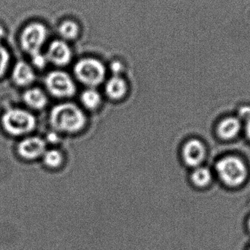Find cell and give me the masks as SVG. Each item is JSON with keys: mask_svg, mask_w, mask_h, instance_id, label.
Listing matches in <instances>:
<instances>
[{"mask_svg": "<svg viewBox=\"0 0 250 250\" xmlns=\"http://www.w3.org/2000/svg\"><path fill=\"white\" fill-rule=\"evenodd\" d=\"M49 123L54 130L67 134L81 132L87 123L83 110L73 103L66 102L53 107Z\"/></svg>", "mask_w": 250, "mask_h": 250, "instance_id": "6da1fadb", "label": "cell"}, {"mask_svg": "<svg viewBox=\"0 0 250 250\" xmlns=\"http://www.w3.org/2000/svg\"><path fill=\"white\" fill-rule=\"evenodd\" d=\"M76 79L88 88H95L104 83L106 76L105 65L99 60L85 58L79 60L74 67Z\"/></svg>", "mask_w": 250, "mask_h": 250, "instance_id": "7a4b0ae2", "label": "cell"}, {"mask_svg": "<svg viewBox=\"0 0 250 250\" xmlns=\"http://www.w3.org/2000/svg\"><path fill=\"white\" fill-rule=\"evenodd\" d=\"M1 124L10 135H21L35 129L36 119L31 113L24 110L11 108L3 114Z\"/></svg>", "mask_w": 250, "mask_h": 250, "instance_id": "3957f363", "label": "cell"}, {"mask_svg": "<svg viewBox=\"0 0 250 250\" xmlns=\"http://www.w3.org/2000/svg\"><path fill=\"white\" fill-rule=\"evenodd\" d=\"M216 169L221 180L230 187L242 185L248 176V170L245 163L233 156L220 160L216 166Z\"/></svg>", "mask_w": 250, "mask_h": 250, "instance_id": "277c9868", "label": "cell"}, {"mask_svg": "<svg viewBox=\"0 0 250 250\" xmlns=\"http://www.w3.org/2000/svg\"><path fill=\"white\" fill-rule=\"evenodd\" d=\"M45 84L48 92L56 98L66 99L76 93V83L71 76L61 70H54L47 75Z\"/></svg>", "mask_w": 250, "mask_h": 250, "instance_id": "5b68a950", "label": "cell"}, {"mask_svg": "<svg viewBox=\"0 0 250 250\" xmlns=\"http://www.w3.org/2000/svg\"><path fill=\"white\" fill-rule=\"evenodd\" d=\"M47 31L41 23H32L25 28L21 35V45L23 49L33 56L40 54V50L46 39Z\"/></svg>", "mask_w": 250, "mask_h": 250, "instance_id": "8992f818", "label": "cell"}, {"mask_svg": "<svg viewBox=\"0 0 250 250\" xmlns=\"http://www.w3.org/2000/svg\"><path fill=\"white\" fill-rule=\"evenodd\" d=\"M205 146L199 140L191 139L184 144L182 157L187 166L198 167L205 158Z\"/></svg>", "mask_w": 250, "mask_h": 250, "instance_id": "52a82bcc", "label": "cell"}, {"mask_svg": "<svg viewBox=\"0 0 250 250\" xmlns=\"http://www.w3.org/2000/svg\"><path fill=\"white\" fill-rule=\"evenodd\" d=\"M46 151V143L39 137L25 138L19 143L18 152L26 160H34L42 157Z\"/></svg>", "mask_w": 250, "mask_h": 250, "instance_id": "ba28073f", "label": "cell"}, {"mask_svg": "<svg viewBox=\"0 0 250 250\" xmlns=\"http://www.w3.org/2000/svg\"><path fill=\"white\" fill-rule=\"evenodd\" d=\"M46 59L55 65L60 67L67 65L72 59L71 50L63 41H54L50 45Z\"/></svg>", "mask_w": 250, "mask_h": 250, "instance_id": "9c48e42d", "label": "cell"}, {"mask_svg": "<svg viewBox=\"0 0 250 250\" xmlns=\"http://www.w3.org/2000/svg\"><path fill=\"white\" fill-rule=\"evenodd\" d=\"M127 89L126 81L120 76L114 75L105 83V95L113 101H120L124 98L127 92Z\"/></svg>", "mask_w": 250, "mask_h": 250, "instance_id": "30bf717a", "label": "cell"}, {"mask_svg": "<svg viewBox=\"0 0 250 250\" xmlns=\"http://www.w3.org/2000/svg\"><path fill=\"white\" fill-rule=\"evenodd\" d=\"M12 77L15 83L21 86H28L35 80L33 70L24 62H19L16 64L13 68Z\"/></svg>", "mask_w": 250, "mask_h": 250, "instance_id": "8fae6325", "label": "cell"}, {"mask_svg": "<svg viewBox=\"0 0 250 250\" xmlns=\"http://www.w3.org/2000/svg\"><path fill=\"white\" fill-rule=\"evenodd\" d=\"M23 99L25 104L33 109H42L48 104L46 95L39 88H32L26 90L23 94Z\"/></svg>", "mask_w": 250, "mask_h": 250, "instance_id": "7c38bea8", "label": "cell"}, {"mask_svg": "<svg viewBox=\"0 0 250 250\" xmlns=\"http://www.w3.org/2000/svg\"><path fill=\"white\" fill-rule=\"evenodd\" d=\"M240 129L241 123L239 120L234 117H229L225 119L220 123L217 132L222 138L229 140L235 138L239 134Z\"/></svg>", "mask_w": 250, "mask_h": 250, "instance_id": "4fadbf2b", "label": "cell"}, {"mask_svg": "<svg viewBox=\"0 0 250 250\" xmlns=\"http://www.w3.org/2000/svg\"><path fill=\"white\" fill-rule=\"evenodd\" d=\"M80 101L86 109L95 110L101 106L102 97L95 88H87L81 94Z\"/></svg>", "mask_w": 250, "mask_h": 250, "instance_id": "5bb4252c", "label": "cell"}, {"mask_svg": "<svg viewBox=\"0 0 250 250\" xmlns=\"http://www.w3.org/2000/svg\"><path fill=\"white\" fill-rule=\"evenodd\" d=\"M211 180V172L207 167H197L191 175V181L198 188H204Z\"/></svg>", "mask_w": 250, "mask_h": 250, "instance_id": "9a60e30c", "label": "cell"}, {"mask_svg": "<svg viewBox=\"0 0 250 250\" xmlns=\"http://www.w3.org/2000/svg\"><path fill=\"white\" fill-rule=\"evenodd\" d=\"M42 159L44 164L50 168H57L60 167L64 162L62 153L55 148L46 150L42 155Z\"/></svg>", "mask_w": 250, "mask_h": 250, "instance_id": "2e32d148", "label": "cell"}, {"mask_svg": "<svg viewBox=\"0 0 250 250\" xmlns=\"http://www.w3.org/2000/svg\"><path fill=\"white\" fill-rule=\"evenodd\" d=\"M60 33L65 39H73L79 33V26L74 21H66L60 26Z\"/></svg>", "mask_w": 250, "mask_h": 250, "instance_id": "e0dca14e", "label": "cell"}, {"mask_svg": "<svg viewBox=\"0 0 250 250\" xmlns=\"http://www.w3.org/2000/svg\"><path fill=\"white\" fill-rule=\"evenodd\" d=\"M9 54L7 50L0 45V77L4 75L7 70L9 62Z\"/></svg>", "mask_w": 250, "mask_h": 250, "instance_id": "ac0fdd59", "label": "cell"}, {"mask_svg": "<svg viewBox=\"0 0 250 250\" xmlns=\"http://www.w3.org/2000/svg\"><path fill=\"white\" fill-rule=\"evenodd\" d=\"M32 60H33L34 64L38 68H43L45 67L46 62L48 61L46 57H44L42 54H37V55L32 57Z\"/></svg>", "mask_w": 250, "mask_h": 250, "instance_id": "d6986e66", "label": "cell"}, {"mask_svg": "<svg viewBox=\"0 0 250 250\" xmlns=\"http://www.w3.org/2000/svg\"><path fill=\"white\" fill-rule=\"evenodd\" d=\"M239 116L242 120L249 121L250 120V107H242L239 111Z\"/></svg>", "mask_w": 250, "mask_h": 250, "instance_id": "ffe728a7", "label": "cell"}, {"mask_svg": "<svg viewBox=\"0 0 250 250\" xmlns=\"http://www.w3.org/2000/svg\"><path fill=\"white\" fill-rule=\"evenodd\" d=\"M111 68H112L113 71H114V73H118L117 75L119 76V73H120L123 67H122V65L120 64V63L114 62V64H113V66Z\"/></svg>", "mask_w": 250, "mask_h": 250, "instance_id": "44dd1931", "label": "cell"}, {"mask_svg": "<svg viewBox=\"0 0 250 250\" xmlns=\"http://www.w3.org/2000/svg\"><path fill=\"white\" fill-rule=\"evenodd\" d=\"M48 140L52 143L56 142L58 140V137H57V134L55 132H52V133L48 134Z\"/></svg>", "mask_w": 250, "mask_h": 250, "instance_id": "7402d4cb", "label": "cell"}, {"mask_svg": "<svg viewBox=\"0 0 250 250\" xmlns=\"http://www.w3.org/2000/svg\"><path fill=\"white\" fill-rule=\"evenodd\" d=\"M246 132L248 138H249L250 139V120H249V121H248V123H247Z\"/></svg>", "mask_w": 250, "mask_h": 250, "instance_id": "603a6c76", "label": "cell"}, {"mask_svg": "<svg viewBox=\"0 0 250 250\" xmlns=\"http://www.w3.org/2000/svg\"><path fill=\"white\" fill-rule=\"evenodd\" d=\"M248 229H249L250 231V217L249 220H248Z\"/></svg>", "mask_w": 250, "mask_h": 250, "instance_id": "cb8c5ba5", "label": "cell"}, {"mask_svg": "<svg viewBox=\"0 0 250 250\" xmlns=\"http://www.w3.org/2000/svg\"><path fill=\"white\" fill-rule=\"evenodd\" d=\"M2 34H3L2 29H1V27H0V37H1V35H2Z\"/></svg>", "mask_w": 250, "mask_h": 250, "instance_id": "d4e9b609", "label": "cell"}, {"mask_svg": "<svg viewBox=\"0 0 250 250\" xmlns=\"http://www.w3.org/2000/svg\"></svg>", "mask_w": 250, "mask_h": 250, "instance_id": "484cf974", "label": "cell"}]
</instances>
